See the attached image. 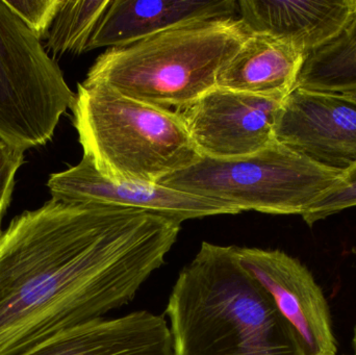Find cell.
<instances>
[{
	"mask_svg": "<svg viewBox=\"0 0 356 355\" xmlns=\"http://www.w3.org/2000/svg\"><path fill=\"white\" fill-rule=\"evenodd\" d=\"M47 187L54 201L141 210L180 224L193 219L241 213L232 204L193 195L159 183L113 181L102 175L85 156L75 166L50 175Z\"/></svg>",
	"mask_w": 356,
	"mask_h": 355,
	"instance_id": "9",
	"label": "cell"
},
{
	"mask_svg": "<svg viewBox=\"0 0 356 355\" xmlns=\"http://www.w3.org/2000/svg\"><path fill=\"white\" fill-rule=\"evenodd\" d=\"M238 16L251 33H263L307 56L344 33L356 19V0H240Z\"/></svg>",
	"mask_w": 356,
	"mask_h": 355,
	"instance_id": "11",
	"label": "cell"
},
{
	"mask_svg": "<svg viewBox=\"0 0 356 355\" xmlns=\"http://www.w3.org/2000/svg\"><path fill=\"white\" fill-rule=\"evenodd\" d=\"M236 258L273 300L305 355L338 352L330 306L311 271L278 249L238 247Z\"/></svg>",
	"mask_w": 356,
	"mask_h": 355,
	"instance_id": "8",
	"label": "cell"
},
{
	"mask_svg": "<svg viewBox=\"0 0 356 355\" xmlns=\"http://www.w3.org/2000/svg\"><path fill=\"white\" fill-rule=\"evenodd\" d=\"M236 16V0H112L92 38L89 51L131 45L190 23Z\"/></svg>",
	"mask_w": 356,
	"mask_h": 355,
	"instance_id": "12",
	"label": "cell"
},
{
	"mask_svg": "<svg viewBox=\"0 0 356 355\" xmlns=\"http://www.w3.org/2000/svg\"><path fill=\"white\" fill-rule=\"evenodd\" d=\"M74 98L41 40L0 0V140L24 151L45 145Z\"/></svg>",
	"mask_w": 356,
	"mask_h": 355,
	"instance_id": "6",
	"label": "cell"
},
{
	"mask_svg": "<svg viewBox=\"0 0 356 355\" xmlns=\"http://www.w3.org/2000/svg\"><path fill=\"white\" fill-rule=\"evenodd\" d=\"M295 88L340 95L356 93V19L334 41L305 56Z\"/></svg>",
	"mask_w": 356,
	"mask_h": 355,
	"instance_id": "14",
	"label": "cell"
},
{
	"mask_svg": "<svg viewBox=\"0 0 356 355\" xmlns=\"http://www.w3.org/2000/svg\"><path fill=\"white\" fill-rule=\"evenodd\" d=\"M353 206H356V163L343 171L339 185L315 202L302 215V218L312 226L318 221Z\"/></svg>",
	"mask_w": 356,
	"mask_h": 355,
	"instance_id": "16",
	"label": "cell"
},
{
	"mask_svg": "<svg viewBox=\"0 0 356 355\" xmlns=\"http://www.w3.org/2000/svg\"><path fill=\"white\" fill-rule=\"evenodd\" d=\"M353 352H355V355H356V325L355 327V331H353Z\"/></svg>",
	"mask_w": 356,
	"mask_h": 355,
	"instance_id": "19",
	"label": "cell"
},
{
	"mask_svg": "<svg viewBox=\"0 0 356 355\" xmlns=\"http://www.w3.org/2000/svg\"><path fill=\"white\" fill-rule=\"evenodd\" d=\"M344 96L356 102V93L344 94Z\"/></svg>",
	"mask_w": 356,
	"mask_h": 355,
	"instance_id": "20",
	"label": "cell"
},
{
	"mask_svg": "<svg viewBox=\"0 0 356 355\" xmlns=\"http://www.w3.org/2000/svg\"><path fill=\"white\" fill-rule=\"evenodd\" d=\"M284 99L215 87L175 110L202 156H250L275 141Z\"/></svg>",
	"mask_w": 356,
	"mask_h": 355,
	"instance_id": "7",
	"label": "cell"
},
{
	"mask_svg": "<svg viewBox=\"0 0 356 355\" xmlns=\"http://www.w3.org/2000/svg\"><path fill=\"white\" fill-rule=\"evenodd\" d=\"M112 0H60L46 35V47L58 54L89 51L92 38Z\"/></svg>",
	"mask_w": 356,
	"mask_h": 355,
	"instance_id": "15",
	"label": "cell"
},
{
	"mask_svg": "<svg viewBox=\"0 0 356 355\" xmlns=\"http://www.w3.org/2000/svg\"><path fill=\"white\" fill-rule=\"evenodd\" d=\"M305 56L282 40L250 33L218 75L217 87L284 99L296 85Z\"/></svg>",
	"mask_w": 356,
	"mask_h": 355,
	"instance_id": "13",
	"label": "cell"
},
{
	"mask_svg": "<svg viewBox=\"0 0 356 355\" xmlns=\"http://www.w3.org/2000/svg\"><path fill=\"white\" fill-rule=\"evenodd\" d=\"M166 315L175 355H305L236 246L202 242L178 274Z\"/></svg>",
	"mask_w": 356,
	"mask_h": 355,
	"instance_id": "2",
	"label": "cell"
},
{
	"mask_svg": "<svg viewBox=\"0 0 356 355\" xmlns=\"http://www.w3.org/2000/svg\"><path fill=\"white\" fill-rule=\"evenodd\" d=\"M342 173L275 140L243 158L202 156L196 164L164 177L159 183L232 204L241 213L302 216L339 185Z\"/></svg>",
	"mask_w": 356,
	"mask_h": 355,
	"instance_id": "5",
	"label": "cell"
},
{
	"mask_svg": "<svg viewBox=\"0 0 356 355\" xmlns=\"http://www.w3.org/2000/svg\"><path fill=\"white\" fill-rule=\"evenodd\" d=\"M24 150L0 140V237L2 219L10 206L15 179L24 163Z\"/></svg>",
	"mask_w": 356,
	"mask_h": 355,
	"instance_id": "18",
	"label": "cell"
},
{
	"mask_svg": "<svg viewBox=\"0 0 356 355\" xmlns=\"http://www.w3.org/2000/svg\"><path fill=\"white\" fill-rule=\"evenodd\" d=\"M250 33L238 18L181 25L131 45L108 48L85 81L177 110L217 87L218 75Z\"/></svg>",
	"mask_w": 356,
	"mask_h": 355,
	"instance_id": "3",
	"label": "cell"
},
{
	"mask_svg": "<svg viewBox=\"0 0 356 355\" xmlns=\"http://www.w3.org/2000/svg\"><path fill=\"white\" fill-rule=\"evenodd\" d=\"M180 229L141 210L54 200L13 219L0 237V355L129 304Z\"/></svg>",
	"mask_w": 356,
	"mask_h": 355,
	"instance_id": "1",
	"label": "cell"
},
{
	"mask_svg": "<svg viewBox=\"0 0 356 355\" xmlns=\"http://www.w3.org/2000/svg\"><path fill=\"white\" fill-rule=\"evenodd\" d=\"M8 8L39 38L45 39L60 0H4Z\"/></svg>",
	"mask_w": 356,
	"mask_h": 355,
	"instance_id": "17",
	"label": "cell"
},
{
	"mask_svg": "<svg viewBox=\"0 0 356 355\" xmlns=\"http://www.w3.org/2000/svg\"><path fill=\"white\" fill-rule=\"evenodd\" d=\"M71 110L83 156L113 181L159 183L202 158L175 110L85 81Z\"/></svg>",
	"mask_w": 356,
	"mask_h": 355,
	"instance_id": "4",
	"label": "cell"
},
{
	"mask_svg": "<svg viewBox=\"0 0 356 355\" xmlns=\"http://www.w3.org/2000/svg\"><path fill=\"white\" fill-rule=\"evenodd\" d=\"M275 139L318 164L346 170L356 163V102L295 88L280 106Z\"/></svg>",
	"mask_w": 356,
	"mask_h": 355,
	"instance_id": "10",
	"label": "cell"
}]
</instances>
